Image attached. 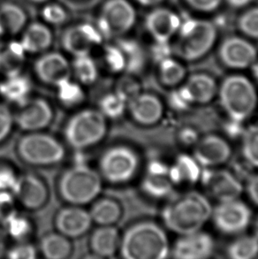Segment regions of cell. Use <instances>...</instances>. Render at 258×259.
Here are the masks:
<instances>
[{
	"label": "cell",
	"mask_w": 258,
	"mask_h": 259,
	"mask_svg": "<svg viewBox=\"0 0 258 259\" xmlns=\"http://www.w3.org/2000/svg\"><path fill=\"white\" fill-rule=\"evenodd\" d=\"M212 206L201 193L189 191L171 199L162 212L165 228L180 235L202 229L211 217Z\"/></svg>",
	"instance_id": "obj_1"
},
{
	"label": "cell",
	"mask_w": 258,
	"mask_h": 259,
	"mask_svg": "<svg viewBox=\"0 0 258 259\" xmlns=\"http://www.w3.org/2000/svg\"><path fill=\"white\" fill-rule=\"evenodd\" d=\"M119 252L126 259H164L170 254L167 235L152 221H143L121 236Z\"/></svg>",
	"instance_id": "obj_2"
},
{
	"label": "cell",
	"mask_w": 258,
	"mask_h": 259,
	"mask_svg": "<svg viewBox=\"0 0 258 259\" xmlns=\"http://www.w3.org/2000/svg\"><path fill=\"white\" fill-rule=\"evenodd\" d=\"M220 105L232 122L242 123L249 119L257 106L255 87L248 78L233 74L218 88Z\"/></svg>",
	"instance_id": "obj_3"
},
{
	"label": "cell",
	"mask_w": 258,
	"mask_h": 259,
	"mask_svg": "<svg viewBox=\"0 0 258 259\" xmlns=\"http://www.w3.org/2000/svg\"><path fill=\"white\" fill-rule=\"evenodd\" d=\"M176 55L185 61L202 59L211 50L217 40V28L212 22L202 19H187L177 32Z\"/></svg>",
	"instance_id": "obj_4"
},
{
	"label": "cell",
	"mask_w": 258,
	"mask_h": 259,
	"mask_svg": "<svg viewBox=\"0 0 258 259\" xmlns=\"http://www.w3.org/2000/svg\"><path fill=\"white\" fill-rule=\"evenodd\" d=\"M102 176L83 163H76L64 172L59 183L62 198L72 205L90 203L101 193Z\"/></svg>",
	"instance_id": "obj_5"
},
{
	"label": "cell",
	"mask_w": 258,
	"mask_h": 259,
	"mask_svg": "<svg viewBox=\"0 0 258 259\" xmlns=\"http://www.w3.org/2000/svg\"><path fill=\"white\" fill-rule=\"evenodd\" d=\"M107 132L106 118L99 110L85 109L66 123L65 139L71 147L83 150L100 143Z\"/></svg>",
	"instance_id": "obj_6"
},
{
	"label": "cell",
	"mask_w": 258,
	"mask_h": 259,
	"mask_svg": "<svg viewBox=\"0 0 258 259\" xmlns=\"http://www.w3.org/2000/svg\"><path fill=\"white\" fill-rule=\"evenodd\" d=\"M18 154L23 161L33 165H52L63 160L66 151L60 141L47 134L29 132L21 137Z\"/></svg>",
	"instance_id": "obj_7"
},
{
	"label": "cell",
	"mask_w": 258,
	"mask_h": 259,
	"mask_svg": "<svg viewBox=\"0 0 258 259\" xmlns=\"http://www.w3.org/2000/svg\"><path fill=\"white\" fill-rule=\"evenodd\" d=\"M136 8L129 0H107L98 18V30L104 38L119 39L136 25Z\"/></svg>",
	"instance_id": "obj_8"
},
{
	"label": "cell",
	"mask_w": 258,
	"mask_h": 259,
	"mask_svg": "<svg viewBox=\"0 0 258 259\" xmlns=\"http://www.w3.org/2000/svg\"><path fill=\"white\" fill-rule=\"evenodd\" d=\"M139 167V157L124 145L110 148L102 155L99 171L103 178L112 184H122L134 178Z\"/></svg>",
	"instance_id": "obj_9"
},
{
	"label": "cell",
	"mask_w": 258,
	"mask_h": 259,
	"mask_svg": "<svg viewBox=\"0 0 258 259\" xmlns=\"http://www.w3.org/2000/svg\"><path fill=\"white\" fill-rule=\"evenodd\" d=\"M218 85L214 78L207 74H195L171 92L170 104L182 111L194 104H208L216 97Z\"/></svg>",
	"instance_id": "obj_10"
},
{
	"label": "cell",
	"mask_w": 258,
	"mask_h": 259,
	"mask_svg": "<svg viewBox=\"0 0 258 259\" xmlns=\"http://www.w3.org/2000/svg\"><path fill=\"white\" fill-rule=\"evenodd\" d=\"M219 203L210 217L215 228L224 235L242 234L251 222L250 208L239 198Z\"/></svg>",
	"instance_id": "obj_11"
},
{
	"label": "cell",
	"mask_w": 258,
	"mask_h": 259,
	"mask_svg": "<svg viewBox=\"0 0 258 259\" xmlns=\"http://www.w3.org/2000/svg\"><path fill=\"white\" fill-rule=\"evenodd\" d=\"M104 39L97 26L80 23L66 29L62 35V46L73 57L91 55L103 46Z\"/></svg>",
	"instance_id": "obj_12"
},
{
	"label": "cell",
	"mask_w": 258,
	"mask_h": 259,
	"mask_svg": "<svg viewBox=\"0 0 258 259\" xmlns=\"http://www.w3.org/2000/svg\"><path fill=\"white\" fill-rule=\"evenodd\" d=\"M200 181L206 191L219 202L239 198L243 190L240 180L225 169H202Z\"/></svg>",
	"instance_id": "obj_13"
},
{
	"label": "cell",
	"mask_w": 258,
	"mask_h": 259,
	"mask_svg": "<svg viewBox=\"0 0 258 259\" xmlns=\"http://www.w3.org/2000/svg\"><path fill=\"white\" fill-rule=\"evenodd\" d=\"M219 56L224 66L231 69L251 67L257 60V50L241 36H229L220 45Z\"/></svg>",
	"instance_id": "obj_14"
},
{
	"label": "cell",
	"mask_w": 258,
	"mask_h": 259,
	"mask_svg": "<svg viewBox=\"0 0 258 259\" xmlns=\"http://www.w3.org/2000/svg\"><path fill=\"white\" fill-rule=\"evenodd\" d=\"M53 119L52 106L42 98L28 99L20 105L14 123L26 132H38L49 126Z\"/></svg>",
	"instance_id": "obj_15"
},
{
	"label": "cell",
	"mask_w": 258,
	"mask_h": 259,
	"mask_svg": "<svg viewBox=\"0 0 258 259\" xmlns=\"http://www.w3.org/2000/svg\"><path fill=\"white\" fill-rule=\"evenodd\" d=\"M231 155L232 149L227 141L216 135H208L195 144L193 157L203 168H211L227 163Z\"/></svg>",
	"instance_id": "obj_16"
},
{
	"label": "cell",
	"mask_w": 258,
	"mask_h": 259,
	"mask_svg": "<svg viewBox=\"0 0 258 259\" xmlns=\"http://www.w3.org/2000/svg\"><path fill=\"white\" fill-rule=\"evenodd\" d=\"M215 243L212 237L202 230L181 235L171 248V256L177 259H205L212 256Z\"/></svg>",
	"instance_id": "obj_17"
},
{
	"label": "cell",
	"mask_w": 258,
	"mask_h": 259,
	"mask_svg": "<svg viewBox=\"0 0 258 259\" xmlns=\"http://www.w3.org/2000/svg\"><path fill=\"white\" fill-rule=\"evenodd\" d=\"M34 70L40 81L55 87L72 76L71 63L60 53H44L35 61Z\"/></svg>",
	"instance_id": "obj_18"
},
{
	"label": "cell",
	"mask_w": 258,
	"mask_h": 259,
	"mask_svg": "<svg viewBox=\"0 0 258 259\" xmlns=\"http://www.w3.org/2000/svg\"><path fill=\"white\" fill-rule=\"evenodd\" d=\"M182 24V20L174 11L157 7L145 18V28L156 42H169Z\"/></svg>",
	"instance_id": "obj_19"
},
{
	"label": "cell",
	"mask_w": 258,
	"mask_h": 259,
	"mask_svg": "<svg viewBox=\"0 0 258 259\" xmlns=\"http://www.w3.org/2000/svg\"><path fill=\"white\" fill-rule=\"evenodd\" d=\"M12 193L15 200L28 210L39 209L48 198L46 184L38 177L30 174L18 176Z\"/></svg>",
	"instance_id": "obj_20"
},
{
	"label": "cell",
	"mask_w": 258,
	"mask_h": 259,
	"mask_svg": "<svg viewBox=\"0 0 258 259\" xmlns=\"http://www.w3.org/2000/svg\"><path fill=\"white\" fill-rule=\"evenodd\" d=\"M93 223L90 211L79 205L66 207L57 214V230L67 238H77L89 231Z\"/></svg>",
	"instance_id": "obj_21"
},
{
	"label": "cell",
	"mask_w": 258,
	"mask_h": 259,
	"mask_svg": "<svg viewBox=\"0 0 258 259\" xmlns=\"http://www.w3.org/2000/svg\"><path fill=\"white\" fill-rule=\"evenodd\" d=\"M133 119L143 126H151L160 120L164 106L157 96L150 93H139L127 104Z\"/></svg>",
	"instance_id": "obj_22"
},
{
	"label": "cell",
	"mask_w": 258,
	"mask_h": 259,
	"mask_svg": "<svg viewBox=\"0 0 258 259\" xmlns=\"http://www.w3.org/2000/svg\"><path fill=\"white\" fill-rule=\"evenodd\" d=\"M142 189L147 196L153 198L160 199L170 196L174 183L169 177V166L159 160L150 162L143 177Z\"/></svg>",
	"instance_id": "obj_23"
},
{
	"label": "cell",
	"mask_w": 258,
	"mask_h": 259,
	"mask_svg": "<svg viewBox=\"0 0 258 259\" xmlns=\"http://www.w3.org/2000/svg\"><path fill=\"white\" fill-rule=\"evenodd\" d=\"M21 33L20 42L27 53H46L53 45V32L46 23L34 22L26 26Z\"/></svg>",
	"instance_id": "obj_24"
},
{
	"label": "cell",
	"mask_w": 258,
	"mask_h": 259,
	"mask_svg": "<svg viewBox=\"0 0 258 259\" xmlns=\"http://www.w3.org/2000/svg\"><path fill=\"white\" fill-rule=\"evenodd\" d=\"M121 236L113 226H100L91 239V248L96 257H110L119 250Z\"/></svg>",
	"instance_id": "obj_25"
},
{
	"label": "cell",
	"mask_w": 258,
	"mask_h": 259,
	"mask_svg": "<svg viewBox=\"0 0 258 259\" xmlns=\"http://www.w3.org/2000/svg\"><path fill=\"white\" fill-rule=\"evenodd\" d=\"M27 54L20 41L0 45V74L9 77L21 74Z\"/></svg>",
	"instance_id": "obj_26"
},
{
	"label": "cell",
	"mask_w": 258,
	"mask_h": 259,
	"mask_svg": "<svg viewBox=\"0 0 258 259\" xmlns=\"http://www.w3.org/2000/svg\"><path fill=\"white\" fill-rule=\"evenodd\" d=\"M202 166L193 156L179 155L175 163L169 166V177L171 182L180 184H193L200 181Z\"/></svg>",
	"instance_id": "obj_27"
},
{
	"label": "cell",
	"mask_w": 258,
	"mask_h": 259,
	"mask_svg": "<svg viewBox=\"0 0 258 259\" xmlns=\"http://www.w3.org/2000/svg\"><path fill=\"white\" fill-rule=\"evenodd\" d=\"M28 15L24 9L15 3H4L0 6V27L4 36H15L27 26Z\"/></svg>",
	"instance_id": "obj_28"
},
{
	"label": "cell",
	"mask_w": 258,
	"mask_h": 259,
	"mask_svg": "<svg viewBox=\"0 0 258 259\" xmlns=\"http://www.w3.org/2000/svg\"><path fill=\"white\" fill-rule=\"evenodd\" d=\"M31 89L30 81L21 74L6 77L0 82V95L7 101L19 105L28 100Z\"/></svg>",
	"instance_id": "obj_29"
},
{
	"label": "cell",
	"mask_w": 258,
	"mask_h": 259,
	"mask_svg": "<svg viewBox=\"0 0 258 259\" xmlns=\"http://www.w3.org/2000/svg\"><path fill=\"white\" fill-rule=\"evenodd\" d=\"M40 249L46 258L65 259L72 251L69 238L60 233H51L44 236L40 242Z\"/></svg>",
	"instance_id": "obj_30"
},
{
	"label": "cell",
	"mask_w": 258,
	"mask_h": 259,
	"mask_svg": "<svg viewBox=\"0 0 258 259\" xmlns=\"http://www.w3.org/2000/svg\"><path fill=\"white\" fill-rule=\"evenodd\" d=\"M92 221L99 226H113L121 216L119 203L112 199L99 200L90 210Z\"/></svg>",
	"instance_id": "obj_31"
},
{
	"label": "cell",
	"mask_w": 258,
	"mask_h": 259,
	"mask_svg": "<svg viewBox=\"0 0 258 259\" xmlns=\"http://www.w3.org/2000/svg\"><path fill=\"white\" fill-rule=\"evenodd\" d=\"M116 42L122 51L126 60V71L135 74L143 69L145 64V53L139 42L133 39L119 38Z\"/></svg>",
	"instance_id": "obj_32"
},
{
	"label": "cell",
	"mask_w": 258,
	"mask_h": 259,
	"mask_svg": "<svg viewBox=\"0 0 258 259\" xmlns=\"http://www.w3.org/2000/svg\"><path fill=\"white\" fill-rule=\"evenodd\" d=\"M72 74L80 84L91 85L98 78V66L91 55L73 57Z\"/></svg>",
	"instance_id": "obj_33"
},
{
	"label": "cell",
	"mask_w": 258,
	"mask_h": 259,
	"mask_svg": "<svg viewBox=\"0 0 258 259\" xmlns=\"http://www.w3.org/2000/svg\"><path fill=\"white\" fill-rule=\"evenodd\" d=\"M161 82L167 87H175L185 79L186 69L179 60L168 56L158 61Z\"/></svg>",
	"instance_id": "obj_34"
},
{
	"label": "cell",
	"mask_w": 258,
	"mask_h": 259,
	"mask_svg": "<svg viewBox=\"0 0 258 259\" xmlns=\"http://www.w3.org/2000/svg\"><path fill=\"white\" fill-rule=\"evenodd\" d=\"M232 259H252L258 256V238L255 235H241L234 240L227 249Z\"/></svg>",
	"instance_id": "obj_35"
},
{
	"label": "cell",
	"mask_w": 258,
	"mask_h": 259,
	"mask_svg": "<svg viewBox=\"0 0 258 259\" xmlns=\"http://www.w3.org/2000/svg\"><path fill=\"white\" fill-rule=\"evenodd\" d=\"M127 109V103L119 94L110 92L103 96L98 102V110L106 119H119Z\"/></svg>",
	"instance_id": "obj_36"
},
{
	"label": "cell",
	"mask_w": 258,
	"mask_h": 259,
	"mask_svg": "<svg viewBox=\"0 0 258 259\" xmlns=\"http://www.w3.org/2000/svg\"><path fill=\"white\" fill-rule=\"evenodd\" d=\"M241 152L249 165L258 167V124L250 125L242 131Z\"/></svg>",
	"instance_id": "obj_37"
},
{
	"label": "cell",
	"mask_w": 258,
	"mask_h": 259,
	"mask_svg": "<svg viewBox=\"0 0 258 259\" xmlns=\"http://www.w3.org/2000/svg\"><path fill=\"white\" fill-rule=\"evenodd\" d=\"M58 98L66 107H75L85 99V93L81 85L71 79L57 86Z\"/></svg>",
	"instance_id": "obj_38"
},
{
	"label": "cell",
	"mask_w": 258,
	"mask_h": 259,
	"mask_svg": "<svg viewBox=\"0 0 258 259\" xmlns=\"http://www.w3.org/2000/svg\"><path fill=\"white\" fill-rule=\"evenodd\" d=\"M102 46L100 57L103 66L116 74L126 71V60L119 46L117 44Z\"/></svg>",
	"instance_id": "obj_39"
},
{
	"label": "cell",
	"mask_w": 258,
	"mask_h": 259,
	"mask_svg": "<svg viewBox=\"0 0 258 259\" xmlns=\"http://www.w3.org/2000/svg\"><path fill=\"white\" fill-rule=\"evenodd\" d=\"M7 234L12 238L23 242L31 233V224L26 218L15 214L4 223Z\"/></svg>",
	"instance_id": "obj_40"
},
{
	"label": "cell",
	"mask_w": 258,
	"mask_h": 259,
	"mask_svg": "<svg viewBox=\"0 0 258 259\" xmlns=\"http://www.w3.org/2000/svg\"><path fill=\"white\" fill-rule=\"evenodd\" d=\"M237 27L246 36L258 39V7H253L241 14L238 19Z\"/></svg>",
	"instance_id": "obj_41"
},
{
	"label": "cell",
	"mask_w": 258,
	"mask_h": 259,
	"mask_svg": "<svg viewBox=\"0 0 258 259\" xmlns=\"http://www.w3.org/2000/svg\"><path fill=\"white\" fill-rule=\"evenodd\" d=\"M41 16L46 24L53 26L64 24L68 19V14L61 5L48 2L42 7Z\"/></svg>",
	"instance_id": "obj_42"
},
{
	"label": "cell",
	"mask_w": 258,
	"mask_h": 259,
	"mask_svg": "<svg viewBox=\"0 0 258 259\" xmlns=\"http://www.w3.org/2000/svg\"><path fill=\"white\" fill-rule=\"evenodd\" d=\"M140 85L137 81L130 75L120 78L115 87V92L119 94L126 103L131 101L133 98L141 93Z\"/></svg>",
	"instance_id": "obj_43"
},
{
	"label": "cell",
	"mask_w": 258,
	"mask_h": 259,
	"mask_svg": "<svg viewBox=\"0 0 258 259\" xmlns=\"http://www.w3.org/2000/svg\"><path fill=\"white\" fill-rule=\"evenodd\" d=\"M15 201L13 193L0 192V222L2 224L17 214Z\"/></svg>",
	"instance_id": "obj_44"
},
{
	"label": "cell",
	"mask_w": 258,
	"mask_h": 259,
	"mask_svg": "<svg viewBox=\"0 0 258 259\" xmlns=\"http://www.w3.org/2000/svg\"><path fill=\"white\" fill-rule=\"evenodd\" d=\"M14 123V117L10 109L0 104V143L10 135Z\"/></svg>",
	"instance_id": "obj_45"
},
{
	"label": "cell",
	"mask_w": 258,
	"mask_h": 259,
	"mask_svg": "<svg viewBox=\"0 0 258 259\" xmlns=\"http://www.w3.org/2000/svg\"><path fill=\"white\" fill-rule=\"evenodd\" d=\"M36 249L30 243L20 242L14 246L7 253V257L11 259H34L36 257Z\"/></svg>",
	"instance_id": "obj_46"
},
{
	"label": "cell",
	"mask_w": 258,
	"mask_h": 259,
	"mask_svg": "<svg viewBox=\"0 0 258 259\" xmlns=\"http://www.w3.org/2000/svg\"><path fill=\"white\" fill-rule=\"evenodd\" d=\"M18 175L14 170L7 166L0 165V192H13Z\"/></svg>",
	"instance_id": "obj_47"
},
{
	"label": "cell",
	"mask_w": 258,
	"mask_h": 259,
	"mask_svg": "<svg viewBox=\"0 0 258 259\" xmlns=\"http://www.w3.org/2000/svg\"><path fill=\"white\" fill-rule=\"evenodd\" d=\"M189 7L202 13H211L221 6L223 0H185Z\"/></svg>",
	"instance_id": "obj_48"
},
{
	"label": "cell",
	"mask_w": 258,
	"mask_h": 259,
	"mask_svg": "<svg viewBox=\"0 0 258 259\" xmlns=\"http://www.w3.org/2000/svg\"><path fill=\"white\" fill-rule=\"evenodd\" d=\"M247 192L249 199L258 206V174L248 180Z\"/></svg>",
	"instance_id": "obj_49"
},
{
	"label": "cell",
	"mask_w": 258,
	"mask_h": 259,
	"mask_svg": "<svg viewBox=\"0 0 258 259\" xmlns=\"http://www.w3.org/2000/svg\"><path fill=\"white\" fill-rule=\"evenodd\" d=\"M226 1L231 7L240 9V8H243V7L248 6L253 0H226Z\"/></svg>",
	"instance_id": "obj_50"
},
{
	"label": "cell",
	"mask_w": 258,
	"mask_h": 259,
	"mask_svg": "<svg viewBox=\"0 0 258 259\" xmlns=\"http://www.w3.org/2000/svg\"><path fill=\"white\" fill-rule=\"evenodd\" d=\"M135 1L143 7H154V6H157L158 4L162 3L164 0H135Z\"/></svg>",
	"instance_id": "obj_51"
},
{
	"label": "cell",
	"mask_w": 258,
	"mask_h": 259,
	"mask_svg": "<svg viewBox=\"0 0 258 259\" xmlns=\"http://www.w3.org/2000/svg\"><path fill=\"white\" fill-rule=\"evenodd\" d=\"M251 67L253 74H254L255 80H256V81L258 82V60H256L255 63L253 64V66H252Z\"/></svg>",
	"instance_id": "obj_52"
},
{
	"label": "cell",
	"mask_w": 258,
	"mask_h": 259,
	"mask_svg": "<svg viewBox=\"0 0 258 259\" xmlns=\"http://www.w3.org/2000/svg\"><path fill=\"white\" fill-rule=\"evenodd\" d=\"M254 235H255V236H256V237H257V238H258V216H257V218H256V219H255V234H254Z\"/></svg>",
	"instance_id": "obj_53"
},
{
	"label": "cell",
	"mask_w": 258,
	"mask_h": 259,
	"mask_svg": "<svg viewBox=\"0 0 258 259\" xmlns=\"http://www.w3.org/2000/svg\"><path fill=\"white\" fill-rule=\"evenodd\" d=\"M29 1H31V2H34V3L44 4L47 3V2H49L50 0H29Z\"/></svg>",
	"instance_id": "obj_54"
}]
</instances>
